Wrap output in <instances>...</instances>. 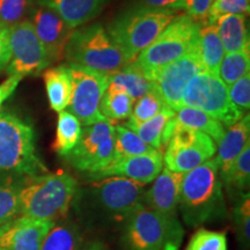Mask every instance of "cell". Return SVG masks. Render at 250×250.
<instances>
[{"instance_id":"cell-9","label":"cell","mask_w":250,"mask_h":250,"mask_svg":"<svg viewBox=\"0 0 250 250\" xmlns=\"http://www.w3.org/2000/svg\"><path fill=\"white\" fill-rule=\"evenodd\" d=\"M66 158L74 169L89 176L110 167L116 161L114 123L103 121L83 126L79 142Z\"/></svg>"},{"instance_id":"cell-41","label":"cell","mask_w":250,"mask_h":250,"mask_svg":"<svg viewBox=\"0 0 250 250\" xmlns=\"http://www.w3.org/2000/svg\"><path fill=\"white\" fill-rule=\"evenodd\" d=\"M140 5L155 9H167L177 11L184 9L183 0H139Z\"/></svg>"},{"instance_id":"cell-39","label":"cell","mask_w":250,"mask_h":250,"mask_svg":"<svg viewBox=\"0 0 250 250\" xmlns=\"http://www.w3.org/2000/svg\"><path fill=\"white\" fill-rule=\"evenodd\" d=\"M228 96L235 107L246 114L250 108V76L249 73L228 86Z\"/></svg>"},{"instance_id":"cell-3","label":"cell","mask_w":250,"mask_h":250,"mask_svg":"<svg viewBox=\"0 0 250 250\" xmlns=\"http://www.w3.org/2000/svg\"><path fill=\"white\" fill-rule=\"evenodd\" d=\"M177 15V11L138 5L118 15L107 30L131 62L152 44Z\"/></svg>"},{"instance_id":"cell-24","label":"cell","mask_w":250,"mask_h":250,"mask_svg":"<svg viewBox=\"0 0 250 250\" xmlns=\"http://www.w3.org/2000/svg\"><path fill=\"white\" fill-rule=\"evenodd\" d=\"M83 125L71 111L62 110L58 112L56 137L51 146L52 149L62 158H66L77 146Z\"/></svg>"},{"instance_id":"cell-16","label":"cell","mask_w":250,"mask_h":250,"mask_svg":"<svg viewBox=\"0 0 250 250\" xmlns=\"http://www.w3.org/2000/svg\"><path fill=\"white\" fill-rule=\"evenodd\" d=\"M30 22L45 50L50 64L62 61L73 29L56 12L41 5L33 11Z\"/></svg>"},{"instance_id":"cell-20","label":"cell","mask_w":250,"mask_h":250,"mask_svg":"<svg viewBox=\"0 0 250 250\" xmlns=\"http://www.w3.org/2000/svg\"><path fill=\"white\" fill-rule=\"evenodd\" d=\"M56 12L72 29L85 26L101 13L109 0H36Z\"/></svg>"},{"instance_id":"cell-33","label":"cell","mask_w":250,"mask_h":250,"mask_svg":"<svg viewBox=\"0 0 250 250\" xmlns=\"http://www.w3.org/2000/svg\"><path fill=\"white\" fill-rule=\"evenodd\" d=\"M22 182L12 177L0 180V226L20 215L19 193Z\"/></svg>"},{"instance_id":"cell-25","label":"cell","mask_w":250,"mask_h":250,"mask_svg":"<svg viewBox=\"0 0 250 250\" xmlns=\"http://www.w3.org/2000/svg\"><path fill=\"white\" fill-rule=\"evenodd\" d=\"M198 48L205 70L218 76L225 50L219 39L215 24L201 23L198 31Z\"/></svg>"},{"instance_id":"cell-4","label":"cell","mask_w":250,"mask_h":250,"mask_svg":"<svg viewBox=\"0 0 250 250\" xmlns=\"http://www.w3.org/2000/svg\"><path fill=\"white\" fill-rule=\"evenodd\" d=\"M0 173L27 177L48 173L37 155L34 127L12 112H0Z\"/></svg>"},{"instance_id":"cell-19","label":"cell","mask_w":250,"mask_h":250,"mask_svg":"<svg viewBox=\"0 0 250 250\" xmlns=\"http://www.w3.org/2000/svg\"><path fill=\"white\" fill-rule=\"evenodd\" d=\"M248 144H250V116L249 112H247L241 120L228 126L224 137L217 144L218 154L214 160L220 180Z\"/></svg>"},{"instance_id":"cell-34","label":"cell","mask_w":250,"mask_h":250,"mask_svg":"<svg viewBox=\"0 0 250 250\" xmlns=\"http://www.w3.org/2000/svg\"><path fill=\"white\" fill-rule=\"evenodd\" d=\"M166 107L167 104L162 100L158 90L156 88L153 89L133 103L132 111H131L127 123H142V122L151 120Z\"/></svg>"},{"instance_id":"cell-44","label":"cell","mask_w":250,"mask_h":250,"mask_svg":"<svg viewBox=\"0 0 250 250\" xmlns=\"http://www.w3.org/2000/svg\"><path fill=\"white\" fill-rule=\"evenodd\" d=\"M80 250H108V249L105 248V246L103 245L102 242L94 241V242L88 243V245H86L83 248H81Z\"/></svg>"},{"instance_id":"cell-2","label":"cell","mask_w":250,"mask_h":250,"mask_svg":"<svg viewBox=\"0 0 250 250\" xmlns=\"http://www.w3.org/2000/svg\"><path fill=\"white\" fill-rule=\"evenodd\" d=\"M77 192V180L65 171L28 176L19 193L20 215L56 223L66 215Z\"/></svg>"},{"instance_id":"cell-35","label":"cell","mask_w":250,"mask_h":250,"mask_svg":"<svg viewBox=\"0 0 250 250\" xmlns=\"http://www.w3.org/2000/svg\"><path fill=\"white\" fill-rule=\"evenodd\" d=\"M33 0H0V29H11L29 12Z\"/></svg>"},{"instance_id":"cell-30","label":"cell","mask_w":250,"mask_h":250,"mask_svg":"<svg viewBox=\"0 0 250 250\" xmlns=\"http://www.w3.org/2000/svg\"><path fill=\"white\" fill-rule=\"evenodd\" d=\"M114 136H115V154H116V164L122 159L130 158V156L144 154L152 151L147 144H145L139 136L131 130L126 125H115L114 124ZM155 149V148H154ZM114 165V164H112Z\"/></svg>"},{"instance_id":"cell-27","label":"cell","mask_w":250,"mask_h":250,"mask_svg":"<svg viewBox=\"0 0 250 250\" xmlns=\"http://www.w3.org/2000/svg\"><path fill=\"white\" fill-rule=\"evenodd\" d=\"M175 114L176 111L167 105L151 120L142 122V123H126L125 125L138 134L139 138L147 144L149 147L161 151L162 134H164L165 127L168 122L175 116Z\"/></svg>"},{"instance_id":"cell-18","label":"cell","mask_w":250,"mask_h":250,"mask_svg":"<svg viewBox=\"0 0 250 250\" xmlns=\"http://www.w3.org/2000/svg\"><path fill=\"white\" fill-rule=\"evenodd\" d=\"M164 154L160 149H154L144 154L122 159L104 170L90 176L101 180L104 177L120 176L142 184L152 183L155 177L164 169Z\"/></svg>"},{"instance_id":"cell-17","label":"cell","mask_w":250,"mask_h":250,"mask_svg":"<svg viewBox=\"0 0 250 250\" xmlns=\"http://www.w3.org/2000/svg\"><path fill=\"white\" fill-rule=\"evenodd\" d=\"M184 174L164 167L153 181L152 187L146 190L144 204L158 212L168 220H179V202L181 184Z\"/></svg>"},{"instance_id":"cell-21","label":"cell","mask_w":250,"mask_h":250,"mask_svg":"<svg viewBox=\"0 0 250 250\" xmlns=\"http://www.w3.org/2000/svg\"><path fill=\"white\" fill-rule=\"evenodd\" d=\"M49 104L56 112L65 110L72 99V78L67 65H59L43 73Z\"/></svg>"},{"instance_id":"cell-12","label":"cell","mask_w":250,"mask_h":250,"mask_svg":"<svg viewBox=\"0 0 250 250\" xmlns=\"http://www.w3.org/2000/svg\"><path fill=\"white\" fill-rule=\"evenodd\" d=\"M72 78V99L70 111L86 126L108 121L100 111V104L109 85V76L79 65L67 64Z\"/></svg>"},{"instance_id":"cell-5","label":"cell","mask_w":250,"mask_h":250,"mask_svg":"<svg viewBox=\"0 0 250 250\" xmlns=\"http://www.w3.org/2000/svg\"><path fill=\"white\" fill-rule=\"evenodd\" d=\"M64 58L68 64L108 76L130 62L101 23L73 29L65 48Z\"/></svg>"},{"instance_id":"cell-1","label":"cell","mask_w":250,"mask_h":250,"mask_svg":"<svg viewBox=\"0 0 250 250\" xmlns=\"http://www.w3.org/2000/svg\"><path fill=\"white\" fill-rule=\"evenodd\" d=\"M179 212L188 227L219 223L227 218L224 186L214 158L184 174Z\"/></svg>"},{"instance_id":"cell-26","label":"cell","mask_w":250,"mask_h":250,"mask_svg":"<svg viewBox=\"0 0 250 250\" xmlns=\"http://www.w3.org/2000/svg\"><path fill=\"white\" fill-rule=\"evenodd\" d=\"M175 121L182 126L208 134L215 144L220 142L226 131L221 122L195 108H180L175 114Z\"/></svg>"},{"instance_id":"cell-11","label":"cell","mask_w":250,"mask_h":250,"mask_svg":"<svg viewBox=\"0 0 250 250\" xmlns=\"http://www.w3.org/2000/svg\"><path fill=\"white\" fill-rule=\"evenodd\" d=\"M175 121V117H174ZM217 144L208 134L182 126L175 121V127L164 154L165 167L186 174L214 158Z\"/></svg>"},{"instance_id":"cell-8","label":"cell","mask_w":250,"mask_h":250,"mask_svg":"<svg viewBox=\"0 0 250 250\" xmlns=\"http://www.w3.org/2000/svg\"><path fill=\"white\" fill-rule=\"evenodd\" d=\"M181 105L204 111L221 122L224 126L235 124L246 115L230 102L227 86L220 78L206 70L198 72L189 81Z\"/></svg>"},{"instance_id":"cell-13","label":"cell","mask_w":250,"mask_h":250,"mask_svg":"<svg viewBox=\"0 0 250 250\" xmlns=\"http://www.w3.org/2000/svg\"><path fill=\"white\" fill-rule=\"evenodd\" d=\"M11 61L8 76H35L50 65L49 58L30 20H23L9 29Z\"/></svg>"},{"instance_id":"cell-6","label":"cell","mask_w":250,"mask_h":250,"mask_svg":"<svg viewBox=\"0 0 250 250\" xmlns=\"http://www.w3.org/2000/svg\"><path fill=\"white\" fill-rule=\"evenodd\" d=\"M180 220H168L143 206L124 221V250H180L183 240Z\"/></svg>"},{"instance_id":"cell-15","label":"cell","mask_w":250,"mask_h":250,"mask_svg":"<svg viewBox=\"0 0 250 250\" xmlns=\"http://www.w3.org/2000/svg\"><path fill=\"white\" fill-rule=\"evenodd\" d=\"M55 224L19 215L0 226V250H41Z\"/></svg>"},{"instance_id":"cell-42","label":"cell","mask_w":250,"mask_h":250,"mask_svg":"<svg viewBox=\"0 0 250 250\" xmlns=\"http://www.w3.org/2000/svg\"><path fill=\"white\" fill-rule=\"evenodd\" d=\"M11 61L9 29H0V72L7 67Z\"/></svg>"},{"instance_id":"cell-7","label":"cell","mask_w":250,"mask_h":250,"mask_svg":"<svg viewBox=\"0 0 250 250\" xmlns=\"http://www.w3.org/2000/svg\"><path fill=\"white\" fill-rule=\"evenodd\" d=\"M201 22L188 14H179L134 62L154 83L159 71L186 54L198 41Z\"/></svg>"},{"instance_id":"cell-22","label":"cell","mask_w":250,"mask_h":250,"mask_svg":"<svg viewBox=\"0 0 250 250\" xmlns=\"http://www.w3.org/2000/svg\"><path fill=\"white\" fill-rule=\"evenodd\" d=\"M110 85L121 87L125 90L133 102L155 89L154 83L146 76L145 72L138 66L136 62H131L121 70H118L109 76Z\"/></svg>"},{"instance_id":"cell-38","label":"cell","mask_w":250,"mask_h":250,"mask_svg":"<svg viewBox=\"0 0 250 250\" xmlns=\"http://www.w3.org/2000/svg\"><path fill=\"white\" fill-rule=\"evenodd\" d=\"M227 14H249V0H213L208 9L206 23L214 24L215 21Z\"/></svg>"},{"instance_id":"cell-32","label":"cell","mask_w":250,"mask_h":250,"mask_svg":"<svg viewBox=\"0 0 250 250\" xmlns=\"http://www.w3.org/2000/svg\"><path fill=\"white\" fill-rule=\"evenodd\" d=\"M223 186L229 191L237 193L246 192L249 189L250 184V144L246 146L245 149L240 153L235 159L229 169L221 179Z\"/></svg>"},{"instance_id":"cell-14","label":"cell","mask_w":250,"mask_h":250,"mask_svg":"<svg viewBox=\"0 0 250 250\" xmlns=\"http://www.w3.org/2000/svg\"><path fill=\"white\" fill-rule=\"evenodd\" d=\"M203 70H205V67L203 65L197 41L196 44L188 50L182 57L159 71L154 79L155 88L166 104L177 111L182 108L181 100L187 85L193 76Z\"/></svg>"},{"instance_id":"cell-28","label":"cell","mask_w":250,"mask_h":250,"mask_svg":"<svg viewBox=\"0 0 250 250\" xmlns=\"http://www.w3.org/2000/svg\"><path fill=\"white\" fill-rule=\"evenodd\" d=\"M133 103V100L125 90L109 83L103 94L100 111L109 122L114 123L130 117Z\"/></svg>"},{"instance_id":"cell-40","label":"cell","mask_w":250,"mask_h":250,"mask_svg":"<svg viewBox=\"0 0 250 250\" xmlns=\"http://www.w3.org/2000/svg\"><path fill=\"white\" fill-rule=\"evenodd\" d=\"M187 14L201 23H206L208 9L213 0H183Z\"/></svg>"},{"instance_id":"cell-37","label":"cell","mask_w":250,"mask_h":250,"mask_svg":"<svg viewBox=\"0 0 250 250\" xmlns=\"http://www.w3.org/2000/svg\"><path fill=\"white\" fill-rule=\"evenodd\" d=\"M234 223L239 242L245 249L248 248L250 236V196L248 191L239 193V198L234 205Z\"/></svg>"},{"instance_id":"cell-29","label":"cell","mask_w":250,"mask_h":250,"mask_svg":"<svg viewBox=\"0 0 250 250\" xmlns=\"http://www.w3.org/2000/svg\"><path fill=\"white\" fill-rule=\"evenodd\" d=\"M83 236L72 221L54 225L46 234L41 250H80Z\"/></svg>"},{"instance_id":"cell-36","label":"cell","mask_w":250,"mask_h":250,"mask_svg":"<svg viewBox=\"0 0 250 250\" xmlns=\"http://www.w3.org/2000/svg\"><path fill=\"white\" fill-rule=\"evenodd\" d=\"M184 250H228L226 234L199 228L192 234Z\"/></svg>"},{"instance_id":"cell-23","label":"cell","mask_w":250,"mask_h":250,"mask_svg":"<svg viewBox=\"0 0 250 250\" xmlns=\"http://www.w3.org/2000/svg\"><path fill=\"white\" fill-rule=\"evenodd\" d=\"M219 39L225 52H236L249 46L248 28L246 26V15L227 14L215 21Z\"/></svg>"},{"instance_id":"cell-10","label":"cell","mask_w":250,"mask_h":250,"mask_svg":"<svg viewBox=\"0 0 250 250\" xmlns=\"http://www.w3.org/2000/svg\"><path fill=\"white\" fill-rule=\"evenodd\" d=\"M146 184L120 176L104 177L93 184L90 198L93 204L107 217L125 221L133 212L142 208Z\"/></svg>"},{"instance_id":"cell-31","label":"cell","mask_w":250,"mask_h":250,"mask_svg":"<svg viewBox=\"0 0 250 250\" xmlns=\"http://www.w3.org/2000/svg\"><path fill=\"white\" fill-rule=\"evenodd\" d=\"M250 46L224 56L218 71V77L227 87L249 73Z\"/></svg>"},{"instance_id":"cell-43","label":"cell","mask_w":250,"mask_h":250,"mask_svg":"<svg viewBox=\"0 0 250 250\" xmlns=\"http://www.w3.org/2000/svg\"><path fill=\"white\" fill-rule=\"evenodd\" d=\"M22 79L23 78L20 76H8L7 79L0 85V109H1L6 100L15 92V89L18 88L19 83Z\"/></svg>"}]
</instances>
